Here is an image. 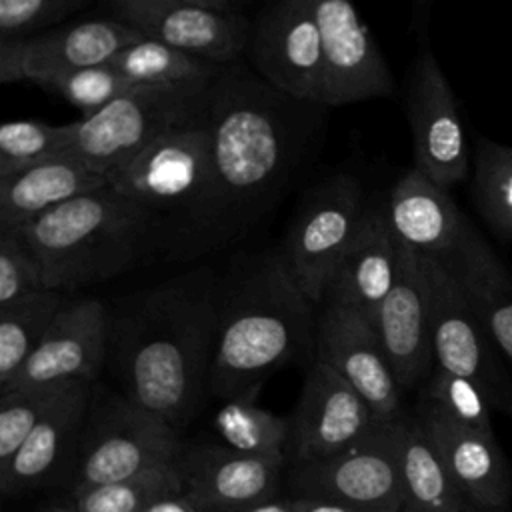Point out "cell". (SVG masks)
Wrapping results in <instances>:
<instances>
[{
  "label": "cell",
  "instance_id": "28",
  "mask_svg": "<svg viewBox=\"0 0 512 512\" xmlns=\"http://www.w3.org/2000/svg\"><path fill=\"white\" fill-rule=\"evenodd\" d=\"M68 302L64 292L38 290L0 308V392H4Z\"/></svg>",
  "mask_w": 512,
  "mask_h": 512
},
{
  "label": "cell",
  "instance_id": "38",
  "mask_svg": "<svg viewBox=\"0 0 512 512\" xmlns=\"http://www.w3.org/2000/svg\"><path fill=\"white\" fill-rule=\"evenodd\" d=\"M44 290L36 256L16 232L0 234V308Z\"/></svg>",
  "mask_w": 512,
  "mask_h": 512
},
{
  "label": "cell",
  "instance_id": "27",
  "mask_svg": "<svg viewBox=\"0 0 512 512\" xmlns=\"http://www.w3.org/2000/svg\"><path fill=\"white\" fill-rule=\"evenodd\" d=\"M392 434L404 492L402 512H462L466 498L418 416L402 412L392 422Z\"/></svg>",
  "mask_w": 512,
  "mask_h": 512
},
{
  "label": "cell",
  "instance_id": "29",
  "mask_svg": "<svg viewBox=\"0 0 512 512\" xmlns=\"http://www.w3.org/2000/svg\"><path fill=\"white\" fill-rule=\"evenodd\" d=\"M108 64L136 86H208L224 70L222 66L150 38H140L128 44Z\"/></svg>",
  "mask_w": 512,
  "mask_h": 512
},
{
  "label": "cell",
  "instance_id": "19",
  "mask_svg": "<svg viewBox=\"0 0 512 512\" xmlns=\"http://www.w3.org/2000/svg\"><path fill=\"white\" fill-rule=\"evenodd\" d=\"M400 246V270L394 288L378 306L372 324L402 392L428 380L436 368L428 308L416 264V252Z\"/></svg>",
  "mask_w": 512,
  "mask_h": 512
},
{
  "label": "cell",
  "instance_id": "20",
  "mask_svg": "<svg viewBox=\"0 0 512 512\" xmlns=\"http://www.w3.org/2000/svg\"><path fill=\"white\" fill-rule=\"evenodd\" d=\"M416 416L464 498L486 510L504 508L512 494V472L494 434L456 422L426 398H420Z\"/></svg>",
  "mask_w": 512,
  "mask_h": 512
},
{
  "label": "cell",
  "instance_id": "8",
  "mask_svg": "<svg viewBox=\"0 0 512 512\" xmlns=\"http://www.w3.org/2000/svg\"><path fill=\"white\" fill-rule=\"evenodd\" d=\"M366 208L364 190L350 174L318 182L298 204L280 252L294 282L316 308L324 304L328 282Z\"/></svg>",
  "mask_w": 512,
  "mask_h": 512
},
{
  "label": "cell",
  "instance_id": "1",
  "mask_svg": "<svg viewBox=\"0 0 512 512\" xmlns=\"http://www.w3.org/2000/svg\"><path fill=\"white\" fill-rule=\"evenodd\" d=\"M324 106L298 102L232 64L210 88V162L202 194L170 224L174 258H194L242 238L304 168Z\"/></svg>",
  "mask_w": 512,
  "mask_h": 512
},
{
  "label": "cell",
  "instance_id": "10",
  "mask_svg": "<svg viewBox=\"0 0 512 512\" xmlns=\"http://www.w3.org/2000/svg\"><path fill=\"white\" fill-rule=\"evenodd\" d=\"M108 10L142 38L222 68L238 64L248 50L252 20L230 0H112Z\"/></svg>",
  "mask_w": 512,
  "mask_h": 512
},
{
  "label": "cell",
  "instance_id": "36",
  "mask_svg": "<svg viewBox=\"0 0 512 512\" xmlns=\"http://www.w3.org/2000/svg\"><path fill=\"white\" fill-rule=\"evenodd\" d=\"M422 398L442 408L456 422L484 434H494V428H492L494 408L488 396L484 394V390L476 382L450 374L436 366L430 378L426 380Z\"/></svg>",
  "mask_w": 512,
  "mask_h": 512
},
{
  "label": "cell",
  "instance_id": "7",
  "mask_svg": "<svg viewBox=\"0 0 512 512\" xmlns=\"http://www.w3.org/2000/svg\"><path fill=\"white\" fill-rule=\"evenodd\" d=\"M416 264L428 308L436 366L476 382L492 408L512 414V380L500 352L446 264L418 254Z\"/></svg>",
  "mask_w": 512,
  "mask_h": 512
},
{
  "label": "cell",
  "instance_id": "26",
  "mask_svg": "<svg viewBox=\"0 0 512 512\" xmlns=\"http://www.w3.org/2000/svg\"><path fill=\"white\" fill-rule=\"evenodd\" d=\"M454 274L498 352L512 364V278L474 226L460 246L438 258Z\"/></svg>",
  "mask_w": 512,
  "mask_h": 512
},
{
  "label": "cell",
  "instance_id": "23",
  "mask_svg": "<svg viewBox=\"0 0 512 512\" xmlns=\"http://www.w3.org/2000/svg\"><path fill=\"white\" fill-rule=\"evenodd\" d=\"M92 384L80 380L66 384L60 398L38 422L10 464L0 470L4 494L14 496L36 488L74 448H80Z\"/></svg>",
  "mask_w": 512,
  "mask_h": 512
},
{
  "label": "cell",
  "instance_id": "25",
  "mask_svg": "<svg viewBox=\"0 0 512 512\" xmlns=\"http://www.w3.org/2000/svg\"><path fill=\"white\" fill-rule=\"evenodd\" d=\"M140 38L134 28L114 18L84 20L66 28H54L26 40V80L42 84L60 74L104 66Z\"/></svg>",
  "mask_w": 512,
  "mask_h": 512
},
{
  "label": "cell",
  "instance_id": "13",
  "mask_svg": "<svg viewBox=\"0 0 512 512\" xmlns=\"http://www.w3.org/2000/svg\"><path fill=\"white\" fill-rule=\"evenodd\" d=\"M288 418L292 464L336 456L362 442L382 424L366 400L336 370L316 358Z\"/></svg>",
  "mask_w": 512,
  "mask_h": 512
},
{
  "label": "cell",
  "instance_id": "15",
  "mask_svg": "<svg viewBox=\"0 0 512 512\" xmlns=\"http://www.w3.org/2000/svg\"><path fill=\"white\" fill-rule=\"evenodd\" d=\"M322 38L320 104L344 106L394 92V78L370 28L348 0H314Z\"/></svg>",
  "mask_w": 512,
  "mask_h": 512
},
{
  "label": "cell",
  "instance_id": "17",
  "mask_svg": "<svg viewBox=\"0 0 512 512\" xmlns=\"http://www.w3.org/2000/svg\"><path fill=\"white\" fill-rule=\"evenodd\" d=\"M108 358V306L68 300L8 388L98 382ZM6 388V390H8Z\"/></svg>",
  "mask_w": 512,
  "mask_h": 512
},
{
  "label": "cell",
  "instance_id": "35",
  "mask_svg": "<svg viewBox=\"0 0 512 512\" xmlns=\"http://www.w3.org/2000/svg\"><path fill=\"white\" fill-rule=\"evenodd\" d=\"M38 86L64 98L82 112V118H88L104 110L110 102L132 90L136 84H132L110 64H104L54 76Z\"/></svg>",
  "mask_w": 512,
  "mask_h": 512
},
{
  "label": "cell",
  "instance_id": "32",
  "mask_svg": "<svg viewBox=\"0 0 512 512\" xmlns=\"http://www.w3.org/2000/svg\"><path fill=\"white\" fill-rule=\"evenodd\" d=\"M184 492L176 464L114 484L74 490L78 512H146L156 500Z\"/></svg>",
  "mask_w": 512,
  "mask_h": 512
},
{
  "label": "cell",
  "instance_id": "42",
  "mask_svg": "<svg viewBox=\"0 0 512 512\" xmlns=\"http://www.w3.org/2000/svg\"><path fill=\"white\" fill-rule=\"evenodd\" d=\"M240 512H294V502L292 500H278V498H268L264 502H258L254 506H248Z\"/></svg>",
  "mask_w": 512,
  "mask_h": 512
},
{
  "label": "cell",
  "instance_id": "2",
  "mask_svg": "<svg viewBox=\"0 0 512 512\" xmlns=\"http://www.w3.org/2000/svg\"><path fill=\"white\" fill-rule=\"evenodd\" d=\"M220 274L194 268L108 306L106 368L116 390L178 434L210 396Z\"/></svg>",
  "mask_w": 512,
  "mask_h": 512
},
{
  "label": "cell",
  "instance_id": "22",
  "mask_svg": "<svg viewBox=\"0 0 512 512\" xmlns=\"http://www.w3.org/2000/svg\"><path fill=\"white\" fill-rule=\"evenodd\" d=\"M386 218L402 246L434 258L452 254L472 226L448 190L416 168L392 186Z\"/></svg>",
  "mask_w": 512,
  "mask_h": 512
},
{
  "label": "cell",
  "instance_id": "14",
  "mask_svg": "<svg viewBox=\"0 0 512 512\" xmlns=\"http://www.w3.org/2000/svg\"><path fill=\"white\" fill-rule=\"evenodd\" d=\"M406 114L412 134L414 168L448 190L468 174V148L454 92L424 48L408 76Z\"/></svg>",
  "mask_w": 512,
  "mask_h": 512
},
{
  "label": "cell",
  "instance_id": "16",
  "mask_svg": "<svg viewBox=\"0 0 512 512\" xmlns=\"http://www.w3.org/2000/svg\"><path fill=\"white\" fill-rule=\"evenodd\" d=\"M314 358L336 370L372 408L378 422L402 416V390L392 374L374 324L356 310L322 306Z\"/></svg>",
  "mask_w": 512,
  "mask_h": 512
},
{
  "label": "cell",
  "instance_id": "30",
  "mask_svg": "<svg viewBox=\"0 0 512 512\" xmlns=\"http://www.w3.org/2000/svg\"><path fill=\"white\" fill-rule=\"evenodd\" d=\"M214 426L224 446L260 458H284L290 438V418L274 414L256 402L230 400L216 412Z\"/></svg>",
  "mask_w": 512,
  "mask_h": 512
},
{
  "label": "cell",
  "instance_id": "33",
  "mask_svg": "<svg viewBox=\"0 0 512 512\" xmlns=\"http://www.w3.org/2000/svg\"><path fill=\"white\" fill-rule=\"evenodd\" d=\"M70 124L10 120L0 126V180L68 152Z\"/></svg>",
  "mask_w": 512,
  "mask_h": 512
},
{
  "label": "cell",
  "instance_id": "40",
  "mask_svg": "<svg viewBox=\"0 0 512 512\" xmlns=\"http://www.w3.org/2000/svg\"><path fill=\"white\" fill-rule=\"evenodd\" d=\"M294 512H360L356 508H350L342 502L324 500V498H310V496H298L292 500Z\"/></svg>",
  "mask_w": 512,
  "mask_h": 512
},
{
  "label": "cell",
  "instance_id": "24",
  "mask_svg": "<svg viewBox=\"0 0 512 512\" xmlns=\"http://www.w3.org/2000/svg\"><path fill=\"white\" fill-rule=\"evenodd\" d=\"M104 174L72 154H60L0 180V234L16 232L52 208L106 188Z\"/></svg>",
  "mask_w": 512,
  "mask_h": 512
},
{
  "label": "cell",
  "instance_id": "3",
  "mask_svg": "<svg viewBox=\"0 0 512 512\" xmlns=\"http://www.w3.org/2000/svg\"><path fill=\"white\" fill-rule=\"evenodd\" d=\"M314 304L294 282L280 246L220 274V326L210 396L256 402L264 382L316 348Z\"/></svg>",
  "mask_w": 512,
  "mask_h": 512
},
{
  "label": "cell",
  "instance_id": "37",
  "mask_svg": "<svg viewBox=\"0 0 512 512\" xmlns=\"http://www.w3.org/2000/svg\"><path fill=\"white\" fill-rule=\"evenodd\" d=\"M84 6L86 0H0V38L42 36Z\"/></svg>",
  "mask_w": 512,
  "mask_h": 512
},
{
  "label": "cell",
  "instance_id": "6",
  "mask_svg": "<svg viewBox=\"0 0 512 512\" xmlns=\"http://www.w3.org/2000/svg\"><path fill=\"white\" fill-rule=\"evenodd\" d=\"M212 84L134 86L94 116L72 122L66 154L110 178L150 142L196 116Z\"/></svg>",
  "mask_w": 512,
  "mask_h": 512
},
{
  "label": "cell",
  "instance_id": "11",
  "mask_svg": "<svg viewBox=\"0 0 512 512\" xmlns=\"http://www.w3.org/2000/svg\"><path fill=\"white\" fill-rule=\"evenodd\" d=\"M246 56L250 70L276 92L320 104L322 38L314 0L266 4L252 20Z\"/></svg>",
  "mask_w": 512,
  "mask_h": 512
},
{
  "label": "cell",
  "instance_id": "39",
  "mask_svg": "<svg viewBox=\"0 0 512 512\" xmlns=\"http://www.w3.org/2000/svg\"><path fill=\"white\" fill-rule=\"evenodd\" d=\"M26 40L0 38V82L14 84L26 80L24 70Z\"/></svg>",
  "mask_w": 512,
  "mask_h": 512
},
{
  "label": "cell",
  "instance_id": "31",
  "mask_svg": "<svg viewBox=\"0 0 512 512\" xmlns=\"http://www.w3.org/2000/svg\"><path fill=\"white\" fill-rule=\"evenodd\" d=\"M474 204L492 228L504 240H512V146L480 140L474 154L472 176Z\"/></svg>",
  "mask_w": 512,
  "mask_h": 512
},
{
  "label": "cell",
  "instance_id": "34",
  "mask_svg": "<svg viewBox=\"0 0 512 512\" xmlns=\"http://www.w3.org/2000/svg\"><path fill=\"white\" fill-rule=\"evenodd\" d=\"M66 384L16 386L0 392V470L10 464Z\"/></svg>",
  "mask_w": 512,
  "mask_h": 512
},
{
  "label": "cell",
  "instance_id": "5",
  "mask_svg": "<svg viewBox=\"0 0 512 512\" xmlns=\"http://www.w3.org/2000/svg\"><path fill=\"white\" fill-rule=\"evenodd\" d=\"M180 434L102 380L90 388L88 414L74 470V490L114 484L176 464Z\"/></svg>",
  "mask_w": 512,
  "mask_h": 512
},
{
  "label": "cell",
  "instance_id": "43",
  "mask_svg": "<svg viewBox=\"0 0 512 512\" xmlns=\"http://www.w3.org/2000/svg\"><path fill=\"white\" fill-rule=\"evenodd\" d=\"M42 512H78L76 504L74 506H50V508H44Z\"/></svg>",
  "mask_w": 512,
  "mask_h": 512
},
{
  "label": "cell",
  "instance_id": "4",
  "mask_svg": "<svg viewBox=\"0 0 512 512\" xmlns=\"http://www.w3.org/2000/svg\"><path fill=\"white\" fill-rule=\"evenodd\" d=\"M46 290L74 292L132 268L156 238L154 216L110 186L82 194L16 230Z\"/></svg>",
  "mask_w": 512,
  "mask_h": 512
},
{
  "label": "cell",
  "instance_id": "21",
  "mask_svg": "<svg viewBox=\"0 0 512 512\" xmlns=\"http://www.w3.org/2000/svg\"><path fill=\"white\" fill-rule=\"evenodd\" d=\"M398 270L400 246L388 224L386 208L368 206L328 282L322 306L350 308L372 322L378 306L394 288Z\"/></svg>",
  "mask_w": 512,
  "mask_h": 512
},
{
  "label": "cell",
  "instance_id": "9",
  "mask_svg": "<svg viewBox=\"0 0 512 512\" xmlns=\"http://www.w3.org/2000/svg\"><path fill=\"white\" fill-rule=\"evenodd\" d=\"M208 100L190 120L174 126L108 178L118 194L144 206L156 220H178L202 194L210 162Z\"/></svg>",
  "mask_w": 512,
  "mask_h": 512
},
{
  "label": "cell",
  "instance_id": "12",
  "mask_svg": "<svg viewBox=\"0 0 512 512\" xmlns=\"http://www.w3.org/2000/svg\"><path fill=\"white\" fill-rule=\"evenodd\" d=\"M392 422L380 424L336 456L294 464L292 484L300 496L342 502L360 512H402L404 492Z\"/></svg>",
  "mask_w": 512,
  "mask_h": 512
},
{
  "label": "cell",
  "instance_id": "41",
  "mask_svg": "<svg viewBox=\"0 0 512 512\" xmlns=\"http://www.w3.org/2000/svg\"><path fill=\"white\" fill-rule=\"evenodd\" d=\"M146 512H200L198 506L184 494H172L156 500Z\"/></svg>",
  "mask_w": 512,
  "mask_h": 512
},
{
  "label": "cell",
  "instance_id": "18",
  "mask_svg": "<svg viewBox=\"0 0 512 512\" xmlns=\"http://www.w3.org/2000/svg\"><path fill=\"white\" fill-rule=\"evenodd\" d=\"M284 458H260L226 446L182 448L176 462L184 494L200 512H240L274 498Z\"/></svg>",
  "mask_w": 512,
  "mask_h": 512
}]
</instances>
